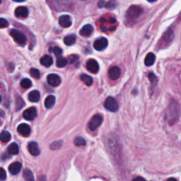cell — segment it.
Returning <instances> with one entry per match:
<instances>
[{
  "mask_svg": "<svg viewBox=\"0 0 181 181\" xmlns=\"http://www.w3.org/2000/svg\"><path fill=\"white\" fill-rule=\"evenodd\" d=\"M180 108L176 101H173L166 110V120L169 125H174L179 119Z\"/></svg>",
  "mask_w": 181,
  "mask_h": 181,
  "instance_id": "1",
  "label": "cell"
},
{
  "mask_svg": "<svg viewBox=\"0 0 181 181\" xmlns=\"http://www.w3.org/2000/svg\"><path fill=\"white\" fill-rule=\"evenodd\" d=\"M143 12L142 9L139 6L132 5L129 8L126 13V18L129 21H133L138 18Z\"/></svg>",
  "mask_w": 181,
  "mask_h": 181,
  "instance_id": "2",
  "label": "cell"
},
{
  "mask_svg": "<svg viewBox=\"0 0 181 181\" xmlns=\"http://www.w3.org/2000/svg\"><path fill=\"white\" fill-rule=\"evenodd\" d=\"M11 36L13 38L14 41L21 46H24L26 43V37L23 33L16 29H12L10 31Z\"/></svg>",
  "mask_w": 181,
  "mask_h": 181,
  "instance_id": "3",
  "label": "cell"
},
{
  "mask_svg": "<svg viewBox=\"0 0 181 181\" xmlns=\"http://www.w3.org/2000/svg\"><path fill=\"white\" fill-rule=\"evenodd\" d=\"M103 122V117L100 114L93 115L88 123V128L91 130L94 131L100 127Z\"/></svg>",
  "mask_w": 181,
  "mask_h": 181,
  "instance_id": "4",
  "label": "cell"
},
{
  "mask_svg": "<svg viewBox=\"0 0 181 181\" xmlns=\"http://www.w3.org/2000/svg\"><path fill=\"white\" fill-rule=\"evenodd\" d=\"M104 106L110 112H116L118 110V104L116 100L113 97H108L105 100Z\"/></svg>",
  "mask_w": 181,
  "mask_h": 181,
  "instance_id": "5",
  "label": "cell"
},
{
  "mask_svg": "<svg viewBox=\"0 0 181 181\" xmlns=\"http://www.w3.org/2000/svg\"><path fill=\"white\" fill-rule=\"evenodd\" d=\"M108 40L104 37H101L97 39L96 41L94 42L93 48L96 50L102 51L108 47Z\"/></svg>",
  "mask_w": 181,
  "mask_h": 181,
  "instance_id": "6",
  "label": "cell"
},
{
  "mask_svg": "<svg viewBox=\"0 0 181 181\" xmlns=\"http://www.w3.org/2000/svg\"><path fill=\"white\" fill-rule=\"evenodd\" d=\"M23 116L26 120H33L37 116V110L36 108L34 107L29 108L28 109H26L25 111L23 112Z\"/></svg>",
  "mask_w": 181,
  "mask_h": 181,
  "instance_id": "7",
  "label": "cell"
},
{
  "mask_svg": "<svg viewBox=\"0 0 181 181\" xmlns=\"http://www.w3.org/2000/svg\"><path fill=\"white\" fill-rule=\"evenodd\" d=\"M86 68L90 72L96 74L99 70L98 63L93 59H88L87 63H86Z\"/></svg>",
  "mask_w": 181,
  "mask_h": 181,
  "instance_id": "8",
  "label": "cell"
},
{
  "mask_svg": "<svg viewBox=\"0 0 181 181\" xmlns=\"http://www.w3.org/2000/svg\"><path fill=\"white\" fill-rule=\"evenodd\" d=\"M48 83H49L50 86H58L61 83V79L58 74H50L47 77Z\"/></svg>",
  "mask_w": 181,
  "mask_h": 181,
  "instance_id": "9",
  "label": "cell"
},
{
  "mask_svg": "<svg viewBox=\"0 0 181 181\" xmlns=\"http://www.w3.org/2000/svg\"><path fill=\"white\" fill-rule=\"evenodd\" d=\"M59 23L63 28H68L72 26V18L69 15H63L59 18Z\"/></svg>",
  "mask_w": 181,
  "mask_h": 181,
  "instance_id": "10",
  "label": "cell"
},
{
  "mask_svg": "<svg viewBox=\"0 0 181 181\" xmlns=\"http://www.w3.org/2000/svg\"><path fill=\"white\" fill-rule=\"evenodd\" d=\"M121 75V71L118 67H113L109 69L108 76L113 80H117Z\"/></svg>",
  "mask_w": 181,
  "mask_h": 181,
  "instance_id": "11",
  "label": "cell"
},
{
  "mask_svg": "<svg viewBox=\"0 0 181 181\" xmlns=\"http://www.w3.org/2000/svg\"><path fill=\"white\" fill-rule=\"evenodd\" d=\"M17 131L20 134L27 137L31 134V128H30V126L27 125V124L23 123L18 126Z\"/></svg>",
  "mask_w": 181,
  "mask_h": 181,
  "instance_id": "12",
  "label": "cell"
},
{
  "mask_svg": "<svg viewBox=\"0 0 181 181\" xmlns=\"http://www.w3.org/2000/svg\"><path fill=\"white\" fill-rule=\"evenodd\" d=\"M28 15V10L26 7H18L15 9V16L18 18H26Z\"/></svg>",
  "mask_w": 181,
  "mask_h": 181,
  "instance_id": "13",
  "label": "cell"
},
{
  "mask_svg": "<svg viewBox=\"0 0 181 181\" xmlns=\"http://www.w3.org/2000/svg\"><path fill=\"white\" fill-rule=\"evenodd\" d=\"M93 31V26L91 24H86V25L83 26L82 28L80 30V35L84 37H88L92 33Z\"/></svg>",
  "mask_w": 181,
  "mask_h": 181,
  "instance_id": "14",
  "label": "cell"
},
{
  "mask_svg": "<svg viewBox=\"0 0 181 181\" xmlns=\"http://www.w3.org/2000/svg\"><path fill=\"white\" fill-rule=\"evenodd\" d=\"M28 151L31 153V155L33 156H38L40 154V149L38 148V145L36 142H31L28 144Z\"/></svg>",
  "mask_w": 181,
  "mask_h": 181,
  "instance_id": "15",
  "label": "cell"
},
{
  "mask_svg": "<svg viewBox=\"0 0 181 181\" xmlns=\"http://www.w3.org/2000/svg\"><path fill=\"white\" fill-rule=\"evenodd\" d=\"M21 169V164L19 162H14L12 163L9 167V171L12 175H17L20 172Z\"/></svg>",
  "mask_w": 181,
  "mask_h": 181,
  "instance_id": "16",
  "label": "cell"
},
{
  "mask_svg": "<svg viewBox=\"0 0 181 181\" xmlns=\"http://www.w3.org/2000/svg\"><path fill=\"white\" fill-rule=\"evenodd\" d=\"M40 98V94L38 91L34 90L30 92L28 94V99L29 101L32 103H37L39 101Z\"/></svg>",
  "mask_w": 181,
  "mask_h": 181,
  "instance_id": "17",
  "label": "cell"
},
{
  "mask_svg": "<svg viewBox=\"0 0 181 181\" xmlns=\"http://www.w3.org/2000/svg\"><path fill=\"white\" fill-rule=\"evenodd\" d=\"M174 38L173 31H172L171 28H168L167 31L165 32L163 36V40L165 43H171Z\"/></svg>",
  "mask_w": 181,
  "mask_h": 181,
  "instance_id": "18",
  "label": "cell"
},
{
  "mask_svg": "<svg viewBox=\"0 0 181 181\" xmlns=\"http://www.w3.org/2000/svg\"><path fill=\"white\" fill-rule=\"evenodd\" d=\"M53 63V58H51L50 55H45L40 59V64L44 67H49L52 65Z\"/></svg>",
  "mask_w": 181,
  "mask_h": 181,
  "instance_id": "19",
  "label": "cell"
},
{
  "mask_svg": "<svg viewBox=\"0 0 181 181\" xmlns=\"http://www.w3.org/2000/svg\"><path fill=\"white\" fill-rule=\"evenodd\" d=\"M156 60V56L153 53H149L148 55L146 56L144 59V64L147 66H152L155 63Z\"/></svg>",
  "mask_w": 181,
  "mask_h": 181,
  "instance_id": "20",
  "label": "cell"
},
{
  "mask_svg": "<svg viewBox=\"0 0 181 181\" xmlns=\"http://www.w3.org/2000/svg\"><path fill=\"white\" fill-rule=\"evenodd\" d=\"M55 103V97L54 96H48L45 100V106L48 109H50L53 107Z\"/></svg>",
  "mask_w": 181,
  "mask_h": 181,
  "instance_id": "21",
  "label": "cell"
},
{
  "mask_svg": "<svg viewBox=\"0 0 181 181\" xmlns=\"http://www.w3.org/2000/svg\"><path fill=\"white\" fill-rule=\"evenodd\" d=\"M76 40H77V38L76 36H74V35H68V36H67L64 37V44L66 45H74L75 42H76Z\"/></svg>",
  "mask_w": 181,
  "mask_h": 181,
  "instance_id": "22",
  "label": "cell"
},
{
  "mask_svg": "<svg viewBox=\"0 0 181 181\" xmlns=\"http://www.w3.org/2000/svg\"><path fill=\"white\" fill-rule=\"evenodd\" d=\"M80 79L83 83H85L86 86H90L93 84V78L89 76V75H88V74H82V75H81Z\"/></svg>",
  "mask_w": 181,
  "mask_h": 181,
  "instance_id": "23",
  "label": "cell"
},
{
  "mask_svg": "<svg viewBox=\"0 0 181 181\" xmlns=\"http://www.w3.org/2000/svg\"><path fill=\"white\" fill-rule=\"evenodd\" d=\"M19 152V148H18V146L16 144V143H12L10 144L8 147V152L12 155H17Z\"/></svg>",
  "mask_w": 181,
  "mask_h": 181,
  "instance_id": "24",
  "label": "cell"
},
{
  "mask_svg": "<svg viewBox=\"0 0 181 181\" xmlns=\"http://www.w3.org/2000/svg\"><path fill=\"white\" fill-rule=\"evenodd\" d=\"M23 178L26 181H35L34 176L33 173L31 172V170L25 169L23 171Z\"/></svg>",
  "mask_w": 181,
  "mask_h": 181,
  "instance_id": "25",
  "label": "cell"
},
{
  "mask_svg": "<svg viewBox=\"0 0 181 181\" xmlns=\"http://www.w3.org/2000/svg\"><path fill=\"white\" fill-rule=\"evenodd\" d=\"M11 134L9 132L7 131H3L1 133V135H0V139H1V141L4 143H7L9 141H10L11 139Z\"/></svg>",
  "mask_w": 181,
  "mask_h": 181,
  "instance_id": "26",
  "label": "cell"
},
{
  "mask_svg": "<svg viewBox=\"0 0 181 181\" xmlns=\"http://www.w3.org/2000/svg\"><path fill=\"white\" fill-rule=\"evenodd\" d=\"M67 60L64 58H58V59H57V63L56 65L59 68H62V67H64L67 65Z\"/></svg>",
  "mask_w": 181,
  "mask_h": 181,
  "instance_id": "27",
  "label": "cell"
},
{
  "mask_svg": "<svg viewBox=\"0 0 181 181\" xmlns=\"http://www.w3.org/2000/svg\"><path fill=\"white\" fill-rule=\"evenodd\" d=\"M21 86H22L23 88H29L32 86V82L29 79H23L21 82Z\"/></svg>",
  "mask_w": 181,
  "mask_h": 181,
  "instance_id": "28",
  "label": "cell"
},
{
  "mask_svg": "<svg viewBox=\"0 0 181 181\" xmlns=\"http://www.w3.org/2000/svg\"><path fill=\"white\" fill-rule=\"evenodd\" d=\"M49 52L53 53L54 55L56 56H59L62 55V53H63V50H62L61 48H59V47L55 46V47L50 48L49 50Z\"/></svg>",
  "mask_w": 181,
  "mask_h": 181,
  "instance_id": "29",
  "label": "cell"
},
{
  "mask_svg": "<svg viewBox=\"0 0 181 181\" xmlns=\"http://www.w3.org/2000/svg\"><path fill=\"white\" fill-rule=\"evenodd\" d=\"M30 74L32 77L35 78V79H39L40 74L39 70L36 68H32L30 70Z\"/></svg>",
  "mask_w": 181,
  "mask_h": 181,
  "instance_id": "30",
  "label": "cell"
},
{
  "mask_svg": "<svg viewBox=\"0 0 181 181\" xmlns=\"http://www.w3.org/2000/svg\"><path fill=\"white\" fill-rule=\"evenodd\" d=\"M24 101L21 97H18L16 99V105H17V110H20L24 106Z\"/></svg>",
  "mask_w": 181,
  "mask_h": 181,
  "instance_id": "31",
  "label": "cell"
},
{
  "mask_svg": "<svg viewBox=\"0 0 181 181\" xmlns=\"http://www.w3.org/2000/svg\"><path fill=\"white\" fill-rule=\"evenodd\" d=\"M74 144L76 146H78V147H80V146H84L86 145V141L84 139L82 138V137H78L74 139Z\"/></svg>",
  "mask_w": 181,
  "mask_h": 181,
  "instance_id": "32",
  "label": "cell"
},
{
  "mask_svg": "<svg viewBox=\"0 0 181 181\" xmlns=\"http://www.w3.org/2000/svg\"><path fill=\"white\" fill-rule=\"evenodd\" d=\"M117 6V2L115 0H110V1L105 4V7L108 9H114Z\"/></svg>",
  "mask_w": 181,
  "mask_h": 181,
  "instance_id": "33",
  "label": "cell"
},
{
  "mask_svg": "<svg viewBox=\"0 0 181 181\" xmlns=\"http://www.w3.org/2000/svg\"><path fill=\"white\" fill-rule=\"evenodd\" d=\"M148 79L150 80V82H152V84H156V83L158 82L157 77H156V76L153 73H150V74H148Z\"/></svg>",
  "mask_w": 181,
  "mask_h": 181,
  "instance_id": "34",
  "label": "cell"
},
{
  "mask_svg": "<svg viewBox=\"0 0 181 181\" xmlns=\"http://www.w3.org/2000/svg\"><path fill=\"white\" fill-rule=\"evenodd\" d=\"M0 26H1L2 28H7V27L9 26V22L5 18H0Z\"/></svg>",
  "mask_w": 181,
  "mask_h": 181,
  "instance_id": "35",
  "label": "cell"
},
{
  "mask_svg": "<svg viewBox=\"0 0 181 181\" xmlns=\"http://www.w3.org/2000/svg\"><path fill=\"white\" fill-rule=\"evenodd\" d=\"M78 59H79V57H78L77 55H70L68 58V62L69 64H73L74 63H75Z\"/></svg>",
  "mask_w": 181,
  "mask_h": 181,
  "instance_id": "36",
  "label": "cell"
},
{
  "mask_svg": "<svg viewBox=\"0 0 181 181\" xmlns=\"http://www.w3.org/2000/svg\"><path fill=\"white\" fill-rule=\"evenodd\" d=\"M61 145H62L61 141L55 142L53 143V144L50 145V148H53V149H57V148H58L60 147Z\"/></svg>",
  "mask_w": 181,
  "mask_h": 181,
  "instance_id": "37",
  "label": "cell"
},
{
  "mask_svg": "<svg viewBox=\"0 0 181 181\" xmlns=\"http://www.w3.org/2000/svg\"><path fill=\"white\" fill-rule=\"evenodd\" d=\"M7 178V173H6V171H4V168H1L0 170V179H1L2 181H4L6 180Z\"/></svg>",
  "mask_w": 181,
  "mask_h": 181,
  "instance_id": "38",
  "label": "cell"
},
{
  "mask_svg": "<svg viewBox=\"0 0 181 181\" xmlns=\"http://www.w3.org/2000/svg\"><path fill=\"white\" fill-rule=\"evenodd\" d=\"M105 4H106V3H105V0H100L98 3V7L99 8H102L103 7H105Z\"/></svg>",
  "mask_w": 181,
  "mask_h": 181,
  "instance_id": "39",
  "label": "cell"
},
{
  "mask_svg": "<svg viewBox=\"0 0 181 181\" xmlns=\"http://www.w3.org/2000/svg\"><path fill=\"white\" fill-rule=\"evenodd\" d=\"M132 181H146V180H145L144 178H142V177H137V178H134V179L132 180Z\"/></svg>",
  "mask_w": 181,
  "mask_h": 181,
  "instance_id": "40",
  "label": "cell"
},
{
  "mask_svg": "<svg viewBox=\"0 0 181 181\" xmlns=\"http://www.w3.org/2000/svg\"><path fill=\"white\" fill-rule=\"evenodd\" d=\"M167 181H178V180L174 178H168V179L167 180Z\"/></svg>",
  "mask_w": 181,
  "mask_h": 181,
  "instance_id": "41",
  "label": "cell"
},
{
  "mask_svg": "<svg viewBox=\"0 0 181 181\" xmlns=\"http://www.w3.org/2000/svg\"><path fill=\"white\" fill-rule=\"evenodd\" d=\"M13 1H14L16 2H23L25 1V0H13Z\"/></svg>",
  "mask_w": 181,
  "mask_h": 181,
  "instance_id": "42",
  "label": "cell"
},
{
  "mask_svg": "<svg viewBox=\"0 0 181 181\" xmlns=\"http://www.w3.org/2000/svg\"><path fill=\"white\" fill-rule=\"evenodd\" d=\"M147 1L149 2H154L156 1V0H147Z\"/></svg>",
  "mask_w": 181,
  "mask_h": 181,
  "instance_id": "43",
  "label": "cell"
}]
</instances>
